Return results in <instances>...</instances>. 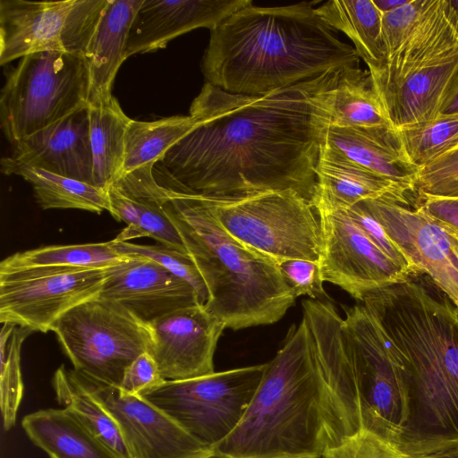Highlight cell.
<instances>
[{"mask_svg": "<svg viewBox=\"0 0 458 458\" xmlns=\"http://www.w3.org/2000/svg\"><path fill=\"white\" fill-rule=\"evenodd\" d=\"M120 254L148 258L189 283L196 291L199 301L204 305L208 299L205 282L187 252L164 244L141 245L129 242L109 241Z\"/></svg>", "mask_w": 458, "mask_h": 458, "instance_id": "e575fe53", "label": "cell"}, {"mask_svg": "<svg viewBox=\"0 0 458 458\" xmlns=\"http://www.w3.org/2000/svg\"><path fill=\"white\" fill-rule=\"evenodd\" d=\"M106 268L38 267L0 271V322L32 332L54 324L81 303L96 298Z\"/></svg>", "mask_w": 458, "mask_h": 458, "instance_id": "4fadbf2b", "label": "cell"}, {"mask_svg": "<svg viewBox=\"0 0 458 458\" xmlns=\"http://www.w3.org/2000/svg\"><path fill=\"white\" fill-rule=\"evenodd\" d=\"M89 118L94 185L107 190L123 170L131 118L114 97L98 106L89 105Z\"/></svg>", "mask_w": 458, "mask_h": 458, "instance_id": "83f0119b", "label": "cell"}, {"mask_svg": "<svg viewBox=\"0 0 458 458\" xmlns=\"http://www.w3.org/2000/svg\"><path fill=\"white\" fill-rule=\"evenodd\" d=\"M149 353L165 380H182L215 372L214 354L225 324L202 304L178 309L149 323Z\"/></svg>", "mask_w": 458, "mask_h": 458, "instance_id": "e0dca14e", "label": "cell"}, {"mask_svg": "<svg viewBox=\"0 0 458 458\" xmlns=\"http://www.w3.org/2000/svg\"><path fill=\"white\" fill-rule=\"evenodd\" d=\"M416 205L428 216L458 238V198H420Z\"/></svg>", "mask_w": 458, "mask_h": 458, "instance_id": "b9f144b4", "label": "cell"}, {"mask_svg": "<svg viewBox=\"0 0 458 458\" xmlns=\"http://www.w3.org/2000/svg\"><path fill=\"white\" fill-rule=\"evenodd\" d=\"M428 2L429 0H408L403 5L383 13L382 38L387 58L411 34Z\"/></svg>", "mask_w": 458, "mask_h": 458, "instance_id": "74e56055", "label": "cell"}, {"mask_svg": "<svg viewBox=\"0 0 458 458\" xmlns=\"http://www.w3.org/2000/svg\"><path fill=\"white\" fill-rule=\"evenodd\" d=\"M322 146L414 192L419 169L408 158L398 131L384 127H341L329 124Z\"/></svg>", "mask_w": 458, "mask_h": 458, "instance_id": "7402d4cb", "label": "cell"}, {"mask_svg": "<svg viewBox=\"0 0 458 458\" xmlns=\"http://www.w3.org/2000/svg\"><path fill=\"white\" fill-rule=\"evenodd\" d=\"M311 204L317 212L346 210L386 194L407 198L392 182L321 146Z\"/></svg>", "mask_w": 458, "mask_h": 458, "instance_id": "603a6c76", "label": "cell"}, {"mask_svg": "<svg viewBox=\"0 0 458 458\" xmlns=\"http://www.w3.org/2000/svg\"><path fill=\"white\" fill-rule=\"evenodd\" d=\"M131 257L120 254L110 242L51 245L16 252L0 263V271L38 267L108 268Z\"/></svg>", "mask_w": 458, "mask_h": 458, "instance_id": "1f68e13d", "label": "cell"}, {"mask_svg": "<svg viewBox=\"0 0 458 458\" xmlns=\"http://www.w3.org/2000/svg\"><path fill=\"white\" fill-rule=\"evenodd\" d=\"M154 177L163 208L205 282L206 310L233 330L280 320L297 297L278 264L231 236L199 194Z\"/></svg>", "mask_w": 458, "mask_h": 458, "instance_id": "5b68a950", "label": "cell"}, {"mask_svg": "<svg viewBox=\"0 0 458 458\" xmlns=\"http://www.w3.org/2000/svg\"><path fill=\"white\" fill-rule=\"evenodd\" d=\"M77 375L115 420L131 458L215 457L212 447L140 394Z\"/></svg>", "mask_w": 458, "mask_h": 458, "instance_id": "2e32d148", "label": "cell"}, {"mask_svg": "<svg viewBox=\"0 0 458 458\" xmlns=\"http://www.w3.org/2000/svg\"><path fill=\"white\" fill-rule=\"evenodd\" d=\"M199 195L223 228L252 250L277 264L288 259L319 261L323 242L318 215L296 191Z\"/></svg>", "mask_w": 458, "mask_h": 458, "instance_id": "52a82bcc", "label": "cell"}, {"mask_svg": "<svg viewBox=\"0 0 458 458\" xmlns=\"http://www.w3.org/2000/svg\"><path fill=\"white\" fill-rule=\"evenodd\" d=\"M442 114H458V71L454 77L440 107Z\"/></svg>", "mask_w": 458, "mask_h": 458, "instance_id": "7bdbcfd3", "label": "cell"}, {"mask_svg": "<svg viewBox=\"0 0 458 458\" xmlns=\"http://www.w3.org/2000/svg\"><path fill=\"white\" fill-rule=\"evenodd\" d=\"M250 0H143L130 29L125 58L165 48L199 28L210 30Z\"/></svg>", "mask_w": 458, "mask_h": 458, "instance_id": "d6986e66", "label": "cell"}, {"mask_svg": "<svg viewBox=\"0 0 458 458\" xmlns=\"http://www.w3.org/2000/svg\"><path fill=\"white\" fill-rule=\"evenodd\" d=\"M31 330L4 323L0 332V406L3 426L10 430L16 422L24 386L21 369V344Z\"/></svg>", "mask_w": 458, "mask_h": 458, "instance_id": "d6a6232c", "label": "cell"}, {"mask_svg": "<svg viewBox=\"0 0 458 458\" xmlns=\"http://www.w3.org/2000/svg\"><path fill=\"white\" fill-rule=\"evenodd\" d=\"M359 64L314 3L301 2L238 10L210 30L200 67L206 82L259 96Z\"/></svg>", "mask_w": 458, "mask_h": 458, "instance_id": "277c9868", "label": "cell"}, {"mask_svg": "<svg viewBox=\"0 0 458 458\" xmlns=\"http://www.w3.org/2000/svg\"><path fill=\"white\" fill-rule=\"evenodd\" d=\"M21 427L50 458H119L67 409H43L27 414Z\"/></svg>", "mask_w": 458, "mask_h": 458, "instance_id": "d4e9b609", "label": "cell"}, {"mask_svg": "<svg viewBox=\"0 0 458 458\" xmlns=\"http://www.w3.org/2000/svg\"><path fill=\"white\" fill-rule=\"evenodd\" d=\"M344 69L259 96L205 82L190 107L196 126L157 164L200 195L291 190L311 202Z\"/></svg>", "mask_w": 458, "mask_h": 458, "instance_id": "6da1fadb", "label": "cell"}, {"mask_svg": "<svg viewBox=\"0 0 458 458\" xmlns=\"http://www.w3.org/2000/svg\"><path fill=\"white\" fill-rule=\"evenodd\" d=\"M64 352L81 377L119 387L128 366L150 352L149 324L99 297L64 314L53 326Z\"/></svg>", "mask_w": 458, "mask_h": 458, "instance_id": "9c48e42d", "label": "cell"}, {"mask_svg": "<svg viewBox=\"0 0 458 458\" xmlns=\"http://www.w3.org/2000/svg\"><path fill=\"white\" fill-rule=\"evenodd\" d=\"M284 458H321V456H317V455H300V456L284 457Z\"/></svg>", "mask_w": 458, "mask_h": 458, "instance_id": "bcb514c9", "label": "cell"}, {"mask_svg": "<svg viewBox=\"0 0 458 458\" xmlns=\"http://www.w3.org/2000/svg\"><path fill=\"white\" fill-rule=\"evenodd\" d=\"M408 393L394 444L410 458L458 445V307L424 274L365 295Z\"/></svg>", "mask_w": 458, "mask_h": 458, "instance_id": "3957f363", "label": "cell"}, {"mask_svg": "<svg viewBox=\"0 0 458 458\" xmlns=\"http://www.w3.org/2000/svg\"><path fill=\"white\" fill-rule=\"evenodd\" d=\"M302 318L265 363L254 398L214 458L322 454L363 426L364 405L343 334L328 301L306 300Z\"/></svg>", "mask_w": 458, "mask_h": 458, "instance_id": "7a4b0ae2", "label": "cell"}, {"mask_svg": "<svg viewBox=\"0 0 458 458\" xmlns=\"http://www.w3.org/2000/svg\"><path fill=\"white\" fill-rule=\"evenodd\" d=\"M405 153L418 169L458 143V114H442L397 130Z\"/></svg>", "mask_w": 458, "mask_h": 458, "instance_id": "836d02e7", "label": "cell"}, {"mask_svg": "<svg viewBox=\"0 0 458 458\" xmlns=\"http://www.w3.org/2000/svg\"><path fill=\"white\" fill-rule=\"evenodd\" d=\"M316 9L327 24L352 40L370 72L385 64L387 56L382 38L383 13L373 0H330Z\"/></svg>", "mask_w": 458, "mask_h": 458, "instance_id": "4316f807", "label": "cell"}, {"mask_svg": "<svg viewBox=\"0 0 458 458\" xmlns=\"http://www.w3.org/2000/svg\"><path fill=\"white\" fill-rule=\"evenodd\" d=\"M265 363L165 380L140 394L201 443L214 448L239 425L261 382Z\"/></svg>", "mask_w": 458, "mask_h": 458, "instance_id": "30bf717a", "label": "cell"}, {"mask_svg": "<svg viewBox=\"0 0 458 458\" xmlns=\"http://www.w3.org/2000/svg\"><path fill=\"white\" fill-rule=\"evenodd\" d=\"M109 213L126 227L114 239L129 242L150 237L161 244L187 252L174 224L166 216L153 167L136 170L107 188ZM188 253V252H187Z\"/></svg>", "mask_w": 458, "mask_h": 458, "instance_id": "44dd1931", "label": "cell"}, {"mask_svg": "<svg viewBox=\"0 0 458 458\" xmlns=\"http://www.w3.org/2000/svg\"><path fill=\"white\" fill-rule=\"evenodd\" d=\"M6 175H19L30 183L37 203L43 209H81L97 214L109 211L107 191L47 170L1 159Z\"/></svg>", "mask_w": 458, "mask_h": 458, "instance_id": "484cf974", "label": "cell"}, {"mask_svg": "<svg viewBox=\"0 0 458 458\" xmlns=\"http://www.w3.org/2000/svg\"><path fill=\"white\" fill-rule=\"evenodd\" d=\"M196 124V119L190 114L154 121L131 119L125 134L124 162L119 178L139 169L154 167Z\"/></svg>", "mask_w": 458, "mask_h": 458, "instance_id": "f546056e", "label": "cell"}, {"mask_svg": "<svg viewBox=\"0 0 458 458\" xmlns=\"http://www.w3.org/2000/svg\"><path fill=\"white\" fill-rule=\"evenodd\" d=\"M110 0H0V64L42 51L87 56Z\"/></svg>", "mask_w": 458, "mask_h": 458, "instance_id": "8fae6325", "label": "cell"}, {"mask_svg": "<svg viewBox=\"0 0 458 458\" xmlns=\"http://www.w3.org/2000/svg\"><path fill=\"white\" fill-rule=\"evenodd\" d=\"M415 458H458V445H455L441 452L433 453Z\"/></svg>", "mask_w": 458, "mask_h": 458, "instance_id": "f6af8a7d", "label": "cell"}, {"mask_svg": "<svg viewBox=\"0 0 458 458\" xmlns=\"http://www.w3.org/2000/svg\"><path fill=\"white\" fill-rule=\"evenodd\" d=\"M164 381L156 360L146 352L128 366L119 388L131 394H140Z\"/></svg>", "mask_w": 458, "mask_h": 458, "instance_id": "60d3db41", "label": "cell"}, {"mask_svg": "<svg viewBox=\"0 0 458 458\" xmlns=\"http://www.w3.org/2000/svg\"><path fill=\"white\" fill-rule=\"evenodd\" d=\"M330 123L341 127H393L369 70L349 67L342 71L335 91Z\"/></svg>", "mask_w": 458, "mask_h": 458, "instance_id": "4dcf8cb0", "label": "cell"}, {"mask_svg": "<svg viewBox=\"0 0 458 458\" xmlns=\"http://www.w3.org/2000/svg\"><path fill=\"white\" fill-rule=\"evenodd\" d=\"M4 73L0 122L11 144L88 105L89 71L85 56L37 52L21 57Z\"/></svg>", "mask_w": 458, "mask_h": 458, "instance_id": "ba28073f", "label": "cell"}, {"mask_svg": "<svg viewBox=\"0 0 458 458\" xmlns=\"http://www.w3.org/2000/svg\"><path fill=\"white\" fill-rule=\"evenodd\" d=\"M12 145L17 163L94 185L89 105Z\"/></svg>", "mask_w": 458, "mask_h": 458, "instance_id": "ffe728a7", "label": "cell"}, {"mask_svg": "<svg viewBox=\"0 0 458 458\" xmlns=\"http://www.w3.org/2000/svg\"><path fill=\"white\" fill-rule=\"evenodd\" d=\"M98 297L117 302L148 324L178 309L199 303L189 283L154 260L139 256L106 268V278Z\"/></svg>", "mask_w": 458, "mask_h": 458, "instance_id": "ac0fdd59", "label": "cell"}, {"mask_svg": "<svg viewBox=\"0 0 458 458\" xmlns=\"http://www.w3.org/2000/svg\"><path fill=\"white\" fill-rule=\"evenodd\" d=\"M342 329L364 405L363 426L395 444L408 420V393L381 330L363 304L344 309Z\"/></svg>", "mask_w": 458, "mask_h": 458, "instance_id": "7c38bea8", "label": "cell"}, {"mask_svg": "<svg viewBox=\"0 0 458 458\" xmlns=\"http://www.w3.org/2000/svg\"><path fill=\"white\" fill-rule=\"evenodd\" d=\"M384 227L416 274L458 307V238L408 199L386 194L360 202Z\"/></svg>", "mask_w": 458, "mask_h": 458, "instance_id": "5bb4252c", "label": "cell"}, {"mask_svg": "<svg viewBox=\"0 0 458 458\" xmlns=\"http://www.w3.org/2000/svg\"><path fill=\"white\" fill-rule=\"evenodd\" d=\"M52 386L59 405L72 411L119 458H131L115 420L87 389L73 369L61 365L54 373Z\"/></svg>", "mask_w": 458, "mask_h": 458, "instance_id": "f1b7e54d", "label": "cell"}, {"mask_svg": "<svg viewBox=\"0 0 458 458\" xmlns=\"http://www.w3.org/2000/svg\"><path fill=\"white\" fill-rule=\"evenodd\" d=\"M278 267L288 285L298 298L308 295L313 300L326 301L327 294L323 288L319 263L306 259H288L278 263Z\"/></svg>", "mask_w": 458, "mask_h": 458, "instance_id": "f35d334b", "label": "cell"}, {"mask_svg": "<svg viewBox=\"0 0 458 458\" xmlns=\"http://www.w3.org/2000/svg\"><path fill=\"white\" fill-rule=\"evenodd\" d=\"M345 211L386 256L411 275H417L381 224L360 203L352 206Z\"/></svg>", "mask_w": 458, "mask_h": 458, "instance_id": "ab89813d", "label": "cell"}, {"mask_svg": "<svg viewBox=\"0 0 458 458\" xmlns=\"http://www.w3.org/2000/svg\"><path fill=\"white\" fill-rule=\"evenodd\" d=\"M323 282H329L362 301L365 295L412 276L386 256L345 210L319 211Z\"/></svg>", "mask_w": 458, "mask_h": 458, "instance_id": "9a60e30c", "label": "cell"}, {"mask_svg": "<svg viewBox=\"0 0 458 458\" xmlns=\"http://www.w3.org/2000/svg\"><path fill=\"white\" fill-rule=\"evenodd\" d=\"M457 71L458 13L450 0H429L404 42L369 72L391 125L401 130L440 114Z\"/></svg>", "mask_w": 458, "mask_h": 458, "instance_id": "8992f818", "label": "cell"}, {"mask_svg": "<svg viewBox=\"0 0 458 458\" xmlns=\"http://www.w3.org/2000/svg\"><path fill=\"white\" fill-rule=\"evenodd\" d=\"M143 0H110L87 53L89 71L88 105L109 101L116 73L126 59L128 36Z\"/></svg>", "mask_w": 458, "mask_h": 458, "instance_id": "cb8c5ba5", "label": "cell"}, {"mask_svg": "<svg viewBox=\"0 0 458 458\" xmlns=\"http://www.w3.org/2000/svg\"><path fill=\"white\" fill-rule=\"evenodd\" d=\"M407 2H408V0H373V3L377 6V8L382 13L391 12V11L403 5Z\"/></svg>", "mask_w": 458, "mask_h": 458, "instance_id": "ee69618b", "label": "cell"}, {"mask_svg": "<svg viewBox=\"0 0 458 458\" xmlns=\"http://www.w3.org/2000/svg\"><path fill=\"white\" fill-rule=\"evenodd\" d=\"M453 7L454 8V10L457 12L458 13V0H450Z\"/></svg>", "mask_w": 458, "mask_h": 458, "instance_id": "7dc6e473", "label": "cell"}, {"mask_svg": "<svg viewBox=\"0 0 458 458\" xmlns=\"http://www.w3.org/2000/svg\"><path fill=\"white\" fill-rule=\"evenodd\" d=\"M321 458H406L391 441L367 427L326 451Z\"/></svg>", "mask_w": 458, "mask_h": 458, "instance_id": "8d00e7d4", "label": "cell"}, {"mask_svg": "<svg viewBox=\"0 0 458 458\" xmlns=\"http://www.w3.org/2000/svg\"><path fill=\"white\" fill-rule=\"evenodd\" d=\"M414 192L419 198H458V143L419 169Z\"/></svg>", "mask_w": 458, "mask_h": 458, "instance_id": "d590c367", "label": "cell"}]
</instances>
